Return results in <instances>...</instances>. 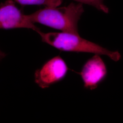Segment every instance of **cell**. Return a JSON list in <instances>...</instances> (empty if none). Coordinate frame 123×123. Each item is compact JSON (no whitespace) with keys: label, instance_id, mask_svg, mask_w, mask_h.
<instances>
[{"label":"cell","instance_id":"cell-8","mask_svg":"<svg viewBox=\"0 0 123 123\" xmlns=\"http://www.w3.org/2000/svg\"><path fill=\"white\" fill-rule=\"evenodd\" d=\"M5 56V54L3 53H2L1 51H0V59H1L2 58L4 57Z\"/></svg>","mask_w":123,"mask_h":123},{"label":"cell","instance_id":"cell-1","mask_svg":"<svg viewBox=\"0 0 123 123\" xmlns=\"http://www.w3.org/2000/svg\"><path fill=\"white\" fill-rule=\"evenodd\" d=\"M84 12L82 3H71L59 8L47 6L26 16L34 24L38 23L62 32L79 34L78 22Z\"/></svg>","mask_w":123,"mask_h":123},{"label":"cell","instance_id":"cell-3","mask_svg":"<svg viewBox=\"0 0 123 123\" xmlns=\"http://www.w3.org/2000/svg\"><path fill=\"white\" fill-rule=\"evenodd\" d=\"M68 70L66 62L61 57H53L36 71V83L42 88H49L63 79Z\"/></svg>","mask_w":123,"mask_h":123},{"label":"cell","instance_id":"cell-6","mask_svg":"<svg viewBox=\"0 0 123 123\" xmlns=\"http://www.w3.org/2000/svg\"><path fill=\"white\" fill-rule=\"evenodd\" d=\"M23 5H43L49 7H57L61 4L62 0H14Z\"/></svg>","mask_w":123,"mask_h":123},{"label":"cell","instance_id":"cell-7","mask_svg":"<svg viewBox=\"0 0 123 123\" xmlns=\"http://www.w3.org/2000/svg\"><path fill=\"white\" fill-rule=\"evenodd\" d=\"M78 1L80 3H84L86 4L92 6L97 8L98 10L104 12L108 13L109 12V9L104 3V0H74Z\"/></svg>","mask_w":123,"mask_h":123},{"label":"cell","instance_id":"cell-5","mask_svg":"<svg viewBox=\"0 0 123 123\" xmlns=\"http://www.w3.org/2000/svg\"><path fill=\"white\" fill-rule=\"evenodd\" d=\"M107 74L105 64L100 55L95 54L89 59L83 67L80 75L84 87L93 90L105 79Z\"/></svg>","mask_w":123,"mask_h":123},{"label":"cell","instance_id":"cell-4","mask_svg":"<svg viewBox=\"0 0 123 123\" xmlns=\"http://www.w3.org/2000/svg\"><path fill=\"white\" fill-rule=\"evenodd\" d=\"M24 28L31 29L36 32L39 28L31 22L12 0L6 1L0 6V29H10Z\"/></svg>","mask_w":123,"mask_h":123},{"label":"cell","instance_id":"cell-2","mask_svg":"<svg viewBox=\"0 0 123 123\" xmlns=\"http://www.w3.org/2000/svg\"><path fill=\"white\" fill-rule=\"evenodd\" d=\"M45 43L62 51L86 53L104 55L114 61H118L121 55L118 51H111L98 44L85 39L79 34L66 32L44 33L37 32Z\"/></svg>","mask_w":123,"mask_h":123}]
</instances>
